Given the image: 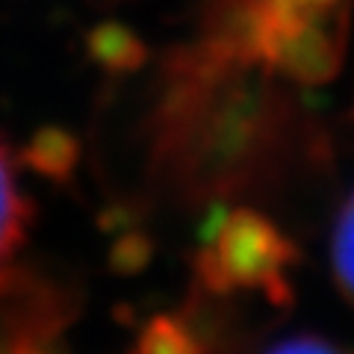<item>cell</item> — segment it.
<instances>
[{"instance_id":"6da1fadb","label":"cell","mask_w":354,"mask_h":354,"mask_svg":"<svg viewBox=\"0 0 354 354\" xmlns=\"http://www.w3.org/2000/svg\"><path fill=\"white\" fill-rule=\"evenodd\" d=\"M209 281L216 286L274 290L283 274V239L251 213H234L218 225L207 251Z\"/></svg>"},{"instance_id":"3957f363","label":"cell","mask_w":354,"mask_h":354,"mask_svg":"<svg viewBox=\"0 0 354 354\" xmlns=\"http://www.w3.org/2000/svg\"><path fill=\"white\" fill-rule=\"evenodd\" d=\"M330 269H334V281L339 292L346 295V301L354 307V192L346 198L334 236H330Z\"/></svg>"},{"instance_id":"7a4b0ae2","label":"cell","mask_w":354,"mask_h":354,"mask_svg":"<svg viewBox=\"0 0 354 354\" xmlns=\"http://www.w3.org/2000/svg\"><path fill=\"white\" fill-rule=\"evenodd\" d=\"M30 201L21 186V171L9 148L0 142V295L9 292L18 251L27 236Z\"/></svg>"},{"instance_id":"277c9868","label":"cell","mask_w":354,"mask_h":354,"mask_svg":"<svg viewBox=\"0 0 354 354\" xmlns=\"http://www.w3.org/2000/svg\"><path fill=\"white\" fill-rule=\"evenodd\" d=\"M266 354H354V348L342 346L337 339L319 337V334H295V337L274 342Z\"/></svg>"}]
</instances>
